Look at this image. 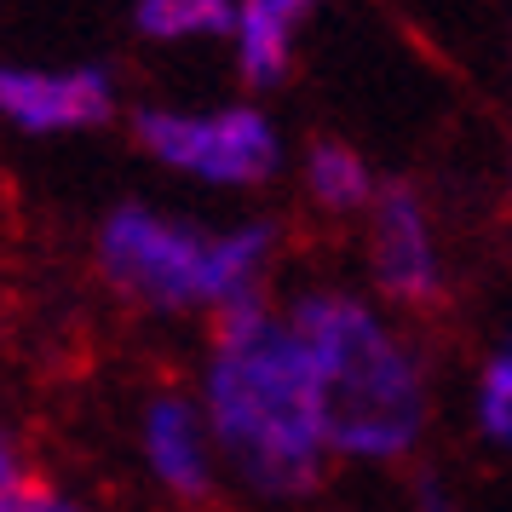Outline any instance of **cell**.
Segmentation results:
<instances>
[{
  "label": "cell",
  "mask_w": 512,
  "mask_h": 512,
  "mask_svg": "<svg viewBox=\"0 0 512 512\" xmlns=\"http://www.w3.org/2000/svg\"><path fill=\"white\" fill-rule=\"evenodd\" d=\"M282 311L311 351L334 466H415L438 432V357L420 340V323L340 277L300 282L282 294Z\"/></svg>",
  "instance_id": "obj_1"
},
{
  "label": "cell",
  "mask_w": 512,
  "mask_h": 512,
  "mask_svg": "<svg viewBox=\"0 0 512 512\" xmlns=\"http://www.w3.org/2000/svg\"><path fill=\"white\" fill-rule=\"evenodd\" d=\"M190 386L202 397L236 495L259 507H294L328 484L334 449L317 369L277 294L208 323Z\"/></svg>",
  "instance_id": "obj_2"
},
{
  "label": "cell",
  "mask_w": 512,
  "mask_h": 512,
  "mask_svg": "<svg viewBox=\"0 0 512 512\" xmlns=\"http://www.w3.org/2000/svg\"><path fill=\"white\" fill-rule=\"evenodd\" d=\"M87 259L127 311L208 328L242 305L271 300V282L288 259V225L277 213L202 219L173 202L127 196L93 219Z\"/></svg>",
  "instance_id": "obj_3"
},
{
  "label": "cell",
  "mask_w": 512,
  "mask_h": 512,
  "mask_svg": "<svg viewBox=\"0 0 512 512\" xmlns=\"http://www.w3.org/2000/svg\"><path fill=\"white\" fill-rule=\"evenodd\" d=\"M127 139L167 179L208 196H265L294 167L282 121L254 93L127 104Z\"/></svg>",
  "instance_id": "obj_4"
},
{
  "label": "cell",
  "mask_w": 512,
  "mask_h": 512,
  "mask_svg": "<svg viewBox=\"0 0 512 512\" xmlns=\"http://www.w3.org/2000/svg\"><path fill=\"white\" fill-rule=\"evenodd\" d=\"M357 259H363V288L374 300L403 311L409 323L438 317L455 294V254L432 196L415 179H386L374 208L357 219Z\"/></svg>",
  "instance_id": "obj_5"
},
{
  "label": "cell",
  "mask_w": 512,
  "mask_h": 512,
  "mask_svg": "<svg viewBox=\"0 0 512 512\" xmlns=\"http://www.w3.org/2000/svg\"><path fill=\"white\" fill-rule=\"evenodd\" d=\"M127 121L121 75L104 58H0V127L29 144L87 139Z\"/></svg>",
  "instance_id": "obj_6"
},
{
  "label": "cell",
  "mask_w": 512,
  "mask_h": 512,
  "mask_svg": "<svg viewBox=\"0 0 512 512\" xmlns=\"http://www.w3.org/2000/svg\"><path fill=\"white\" fill-rule=\"evenodd\" d=\"M133 461H139L144 484L179 512H202L231 489L225 455L213 443V426L202 415L196 386H150L139 397V409H133Z\"/></svg>",
  "instance_id": "obj_7"
},
{
  "label": "cell",
  "mask_w": 512,
  "mask_h": 512,
  "mask_svg": "<svg viewBox=\"0 0 512 512\" xmlns=\"http://www.w3.org/2000/svg\"><path fill=\"white\" fill-rule=\"evenodd\" d=\"M323 12L328 0H236L225 58H231V75L242 81V93L254 98L282 93L300 70L305 35Z\"/></svg>",
  "instance_id": "obj_8"
},
{
  "label": "cell",
  "mask_w": 512,
  "mask_h": 512,
  "mask_svg": "<svg viewBox=\"0 0 512 512\" xmlns=\"http://www.w3.org/2000/svg\"><path fill=\"white\" fill-rule=\"evenodd\" d=\"M294 185H300V202L317 219H328V225H357L374 208L386 173L346 133H311L300 144V156H294Z\"/></svg>",
  "instance_id": "obj_9"
},
{
  "label": "cell",
  "mask_w": 512,
  "mask_h": 512,
  "mask_svg": "<svg viewBox=\"0 0 512 512\" xmlns=\"http://www.w3.org/2000/svg\"><path fill=\"white\" fill-rule=\"evenodd\" d=\"M461 420L484 455L512 461V328L489 334L484 351L472 357L466 392H461Z\"/></svg>",
  "instance_id": "obj_10"
},
{
  "label": "cell",
  "mask_w": 512,
  "mask_h": 512,
  "mask_svg": "<svg viewBox=\"0 0 512 512\" xmlns=\"http://www.w3.org/2000/svg\"><path fill=\"white\" fill-rule=\"evenodd\" d=\"M231 18H236V0H127L133 41L156 52L225 47Z\"/></svg>",
  "instance_id": "obj_11"
},
{
  "label": "cell",
  "mask_w": 512,
  "mask_h": 512,
  "mask_svg": "<svg viewBox=\"0 0 512 512\" xmlns=\"http://www.w3.org/2000/svg\"><path fill=\"white\" fill-rule=\"evenodd\" d=\"M0 512H93L75 489L52 484V478H41V472H29L24 484L0 489Z\"/></svg>",
  "instance_id": "obj_12"
},
{
  "label": "cell",
  "mask_w": 512,
  "mask_h": 512,
  "mask_svg": "<svg viewBox=\"0 0 512 512\" xmlns=\"http://www.w3.org/2000/svg\"><path fill=\"white\" fill-rule=\"evenodd\" d=\"M409 512H466V501H461V489L449 484V472L415 466V478H409Z\"/></svg>",
  "instance_id": "obj_13"
},
{
  "label": "cell",
  "mask_w": 512,
  "mask_h": 512,
  "mask_svg": "<svg viewBox=\"0 0 512 512\" xmlns=\"http://www.w3.org/2000/svg\"><path fill=\"white\" fill-rule=\"evenodd\" d=\"M29 472H35V466H29V449H24V438H18V432H12V426L0 420V489L24 484Z\"/></svg>",
  "instance_id": "obj_14"
},
{
  "label": "cell",
  "mask_w": 512,
  "mask_h": 512,
  "mask_svg": "<svg viewBox=\"0 0 512 512\" xmlns=\"http://www.w3.org/2000/svg\"><path fill=\"white\" fill-rule=\"evenodd\" d=\"M507 93H512V18H507Z\"/></svg>",
  "instance_id": "obj_15"
},
{
  "label": "cell",
  "mask_w": 512,
  "mask_h": 512,
  "mask_svg": "<svg viewBox=\"0 0 512 512\" xmlns=\"http://www.w3.org/2000/svg\"><path fill=\"white\" fill-rule=\"evenodd\" d=\"M507 219H512V162H507Z\"/></svg>",
  "instance_id": "obj_16"
}]
</instances>
